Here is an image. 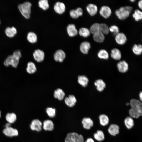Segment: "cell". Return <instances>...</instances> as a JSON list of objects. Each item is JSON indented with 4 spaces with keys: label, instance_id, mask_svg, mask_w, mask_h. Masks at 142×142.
Here are the masks:
<instances>
[{
    "label": "cell",
    "instance_id": "obj_1",
    "mask_svg": "<svg viewBox=\"0 0 142 142\" xmlns=\"http://www.w3.org/2000/svg\"><path fill=\"white\" fill-rule=\"evenodd\" d=\"M22 57L21 51L17 50L14 51L12 54L8 56L3 61V63L6 67L11 66L16 68L18 65Z\"/></svg>",
    "mask_w": 142,
    "mask_h": 142
},
{
    "label": "cell",
    "instance_id": "obj_2",
    "mask_svg": "<svg viewBox=\"0 0 142 142\" xmlns=\"http://www.w3.org/2000/svg\"><path fill=\"white\" fill-rule=\"evenodd\" d=\"M131 108L129 110V113L130 117L138 118L142 115V104L139 100L133 99L130 102Z\"/></svg>",
    "mask_w": 142,
    "mask_h": 142
},
{
    "label": "cell",
    "instance_id": "obj_3",
    "mask_svg": "<svg viewBox=\"0 0 142 142\" xmlns=\"http://www.w3.org/2000/svg\"><path fill=\"white\" fill-rule=\"evenodd\" d=\"M32 4L28 0L18 5V7L21 15L25 18H30Z\"/></svg>",
    "mask_w": 142,
    "mask_h": 142
},
{
    "label": "cell",
    "instance_id": "obj_4",
    "mask_svg": "<svg viewBox=\"0 0 142 142\" xmlns=\"http://www.w3.org/2000/svg\"><path fill=\"white\" fill-rule=\"evenodd\" d=\"M133 10L132 7L130 6L121 7L115 11V13L118 18L121 20L126 18L129 15Z\"/></svg>",
    "mask_w": 142,
    "mask_h": 142
},
{
    "label": "cell",
    "instance_id": "obj_5",
    "mask_svg": "<svg viewBox=\"0 0 142 142\" xmlns=\"http://www.w3.org/2000/svg\"><path fill=\"white\" fill-rule=\"evenodd\" d=\"M64 141V142H85L83 136L75 132L68 133Z\"/></svg>",
    "mask_w": 142,
    "mask_h": 142
},
{
    "label": "cell",
    "instance_id": "obj_6",
    "mask_svg": "<svg viewBox=\"0 0 142 142\" xmlns=\"http://www.w3.org/2000/svg\"><path fill=\"white\" fill-rule=\"evenodd\" d=\"M42 122L37 119L33 120L30 125V128L31 130L37 132H40L42 130Z\"/></svg>",
    "mask_w": 142,
    "mask_h": 142
},
{
    "label": "cell",
    "instance_id": "obj_7",
    "mask_svg": "<svg viewBox=\"0 0 142 142\" xmlns=\"http://www.w3.org/2000/svg\"><path fill=\"white\" fill-rule=\"evenodd\" d=\"M32 55L34 59L37 62H40L44 59V53L40 49H36L33 52Z\"/></svg>",
    "mask_w": 142,
    "mask_h": 142
},
{
    "label": "cell",
    "instance_id": "obj_8",
    "mask_svg": "<svg viewBox=\"0 0 142 142\" xmlns=\"http://www.w3.org/2000/svg\"><path fill=\"white\" fill-rule=\"evenodd\" d=\"M100 15L105 18H108L111 15L112 11L108 6L104 5L101 7L99 11Z\"/></svg>",
    "mask_w": 142,
    "mask_h": 142
},
{
    "label": "cell",
    "instance_id": "obj_9",
    "mask_svg": "<svg viewBox=\"0 0 142 142\" xmlns=\"http://www.w3.org/2000/svg\"><path fill=\"white\" fill-rule=\"evenodd\" d=\"M42 128L45 131H51L54 128V124L53 121L50 119H48L43 122Z\"/></svg>",
    "mask_w": 142,
    "mask_h": 142
},
{
    "label": "cell",
    "instance_id": "obj_10",
    "mask_svg": "<svg viewBox=\"0 0 142 142\" xmlns=\"http://www.w3.org/2000/svg\"><path fill=\"white\" fill-rule=\"evenodd\" d=\"M3 132L6 136L9 137L16 136L18 135V130L11 126L5 128Z\"/></svg>",
    "mask_w": 142,
    "mask_h": 142
},
{
    "label": "cell",
    "instance_id": "obj_11",
    "mask_svg": "<svg viewBox=\"0 0 142 142\" xmlns=\"http://www.w3.org/2000/svg\"><path fill=\"white\" fill-rule=\"evenodd\" d=\"M81 123L83 128L89 130L93 125V122L89 117H85L81 121Z\"/></svg>",
    "mask_w": 142,
    "mask_h": 142
},
{
    "label": "cell",
    "instance_id": "obj_12",
    "mask_svg": "<svg viewBox=\"0 0 142 142\" xmlns=\"http://www.w3.org/2000/svg\"><path fill=\"white\" fill-rule=\"evenodd\" d=\"M115 39L117 43L120 45L124 44L127 41L126 36L122 32H119L117 33L115 35Z\"/></svg>",
    "mask_w": 142,
    "mask_h": 142
},
{
    "label": "cell",
    "instance_id": "obj_13",
    "mask_svg": "<svg viewBox=\"0 0 142 142\" xmlns=\"http://www.w3.org/2000/svg\"><path fill=\"white\" fill-rule=\"evenodd\" d=\"M66 57L65 52L63 50L59 49L57 50L54 54V60L56 61L62 62Z\"/></svg>",
    "mask_w": 142,
    "mask_h": 142
},
{
    "label": "cell",
    "instance_id": "obj_14",
    "mask_svg": "<svg viewBox=\"0 0 142 142\" xmlns=\"http://www.w3.org/2000/svg\"><path fill=\"white\" fill-rule=\"evenodd\" d=\"M65 6L63 2H57L54 7V8L55 12L57 13L61 14L64 13L65 10Z\"/></svg>",
    "mask_w": 142,
    "mask_h": 142
},
{
    "label": "cell",
    "instance_id": "obj_15",
    "mask_svg": "<svg viewBox=\"0 0 142 142\" xmlns=\"http://www.w3.org/2000/svg\"><path fill=\"white\" fill-rule=\"evenodd\" d=\"M17 30L14 26L7 27L4 31L6 35L8 37L12 38L14 37L17 33Z\"/></svg>",
    "mask_w": 142,
    "mask_h": 142
},
{
    "label": "cell",
    "instance_id": "obj_16",
    "mask_svg": "<svg viewBox=\"0 0 142 142\" xmlns=\"http://www.w3.org/2000/svg\"><path fill=\"white\" fill-rule=\"evenodd\" d=\"M66 105L69 107H72L75 104L77 100L75 97L73 95H69L64 99Z\"/></svg>",
    "mask_w": 142,
    "mask_h": 142
},
{
    "label": "cell",
    "instance_id": "obj_17",
    "mask_svg": "<svg viewBox=\"0 0 142 142\" xmlns=\"http://www.w3.org/2000/svg\"><path fill=\"white\" fill-rule=\"evenodd\" d=\"M26 38L29 42L32 44L36 43L38 40V37L37 34L32 31L29 32L28 33Z\"/></svg>",
    "mask_w": 142,
    "mask_h": 142
},
{
    "label": "cell",
    "instance_id": "obj_18",
    "mask_svg": "<svg viewBox=\"0 0 142 142\" xmlns=\"http://www.w3.org/2000/svg\"><path fill=\"white\" fill-rule=\"evenodd\" d=\"M117 67L119 71L122 73L126 72L128 69V64L124 60H122L118 62L117 64Z\"/></svg>",
    "mask_w": 142,
    "mask_h": 142
},
{
    "label": "cell",
    "instance_id": "obj_19",
    "mask_svg": "<svg viewBox=\"0 0 142 142\" xmlns=\"http://www.w3.org/2000/svg\"><path fill=\"white\" fill-rule=\"evenodd\" d=\"M67 29L68 34L70 37L75 36L78 34V31L75 25L74 24H69L67 27Z\"/></svg>",
    "mask_w": 142,
    "mask_h": 142
},
{
    "label": "cell",
    "instance_id": "obj_20",
    "mask_svg": "<svg viewBox=\"0 0 142 142\" xmlns=\"http://www.w3.org/2000/svg\"><path fill=\"white\" fill-rule=\"evenodd\" d=\"M90 48V44L88 41H85L82 42L80 45V51L84 54H86L88 53Z\"/></svg>",
    "mask_w": 142,
    "mask_h": 142
},
{
    "label": "cell",
    "instance_id": "obj_21",
    "mask_svg": "<svg viewBox=\"0 0 142 142\" xmlns=\"http://www.w3.org/2000/svg\"><path fill=\"white\" fill-rule=\"evenodd\" d=\"M86 10L91 16H93L95 15L98 11V8L95 4L90 3L88 4L86 7Z\"/></svg>",
    "mask_w": 142,
    "mask_h": 142
},
{
    "label": "cell",
    "instance_id": "obj_22",
    "mask_svg": "<svg viewBox=\"0 0 142 142\" xmlns=\"http://www.w3.org/2000/svg\"><path fill=\"white\" fill-rule=\"evenodd\" d=\"M119 128L117 125L115 124H111L108 129L109 133L113 136H115L119 132Z\"/></svg>",
    "mask_w": 142,
    "mask_h": 142
},
{
    "label": "cell",
    "instance_id": "obj_23",
    "mask_svg": "<svg viewBox=\"0 0 142 142\" xmlns=\"http://www.w3.org/2000/svg\"><path fill=\"white\" fill-rule=\"evenodd\" d=\"M26 70L27 72L29 74L35 73L37 70V68L34 63L32 61L28 62L27 64Z\"/></svg>",
    "mask_w": 142,
    "mask_h": 142
},
{
    "label": "cell",
    "instance_id": "obj_24",
    "mask_svg": "<svg viewBox=\"0 0 142 142\" xmlns=\"http://www.w3.org/2000/svg\"><path fill=\"white\" fill-rule=\"evenodd\" d=\"M111 55L113 59L115 60H120L121 57V53L117 48H114L111 50Z\"/></svg>",
    "mask_w": 142,
    "mask_h": 142
},
{
    "label": "cell",
    "instance_id": "obj_25",
    "mask_svg": "<svg viewBox=\"0 0 142 142\" xmlns=\"http://www.w3.org/2000/svg\"><path fill=\"white\" fill-rule=\"evenodd\" d=\"M93 38L94 40L98 42H103L105 38L104 34L101 31L96 33L93 34Z\"/></svg>",
    "mask_w": 142,
    "mask_h": 142
},
{
    "label": "cell",
    "instance_id": "obj_26",
    "mask_svg": "<svg viewBox=\"0 0 142 142\" xmlns=\"http://www.w3.org/2000/svg\"><path fill=\"white\" fill-rule=\"evenodd\" d=\"M94 84L96 87L97 90L100 92L103 91L106 87V84L105 82L100 79L96 80Z\"/></svg>",
    "mask_w": 142,
    "mask_h": 142
},
{
    "label": "cell",
    "instance_id": "obj_27",
    "mask_svg": "<svg viewBox=\"0 0 142 142\" xmlns=\"http://www.w3.org/2000/svg\"><path fill=\"white\" fill-rule=\"evenodd\" d=\"M64 92L61 89L58 88L54 92V96L59 100H62L65 96Z\"/></svg>",
    "mask_w": 142,
    "mask_h": 142
},
{
    "label": "cell",
    "instance_id": "obj_28",
    "mask_svg": "<svg viewBox=\"0 0 142 142\" xmlns=\"http://www.w3.org/2000/svg\"><path fill=\"white\" fill-rule=\"evenodd\" d=\"M45 111L47 115L50 118H54L56 115V109L54 108L47 107Z\"/></svg>",
    "mask_w": 142,
    "mask_h": 142
},
{
    "label": "cell",
    "instance_id": "obj_29",
    "mask_svg": "<svg viewBox=\"0 0 142 142\" xmlns=\"http://www.w3.org/2000/svg\"><path fill=\"white\" fill-rule=\"evenodd\" d=\"M100 124L102 126H105L107 125L109 120L108 117L105 114H102L99 117Z\"/></svg>",
    "mask_w": 142,
    "mask_h": 142
},
{
    "label": "cell",
    "instance_id": "obj_30",
    "mask_svg": "<svg viewBox=\"0 0 142 142\" xmlns=\"http://www.w3.org/2000/svg\"><path fill=\"white\" fill-rule=\"evenodd\" d=\"M78 81L79 83L83 87H85L88 85L89 81L88 78L85 76H79Z\"/></svg>",
    "mask_w": 142,
    "mask_h": 142
},
{
    "label": "cell",
    "instance_id": "obj_31",
    "mask_svg": "<svg viewBox=\"0 0 142 142\" xmlns=\"http://www.w3.org/2000/svg\"><path fill=\"white\" fill-rule=\"evenodd\" d=\"M124 123L125 126L128 129L131 128L134 124V121L132 118L129 116L125 118L124 120Z\"/></svg>",
    "mask_w": 142,
    "mask_h": 142
},
{
    "label": "cell",
    "instance_id": "obj_32",
    "mask_svg": "<svg viewBox=\"0 0 142 142\" xmlns=\"http://www.w3.org/2000/svg\"><path fill=\"white\" fill-rule=\"evenodd\" d=\"M94 138L97 141H101L105 139L104 134L103 131L101 130H98L94 134Z\"/></svg>",
    "mask_w": 142,
    "mask_h": 142
},
{
    "label": "cell",
    "instance_id": "obj_33",
    "mask_svg": "<svg viewBox=\"0 0 142 142\" xmlns=\"http://www.w3.org/2000/svg\"><path fill=\"white\" fill-rule=\"evenodd\" d=\"M6 119L7 122L10 123H14L16 119V114L13 113H8L6 116Z\"/></svg>",
    "mask_w": 142,
    "mask_h": 142
},
{
    "label": "cell",
    "instance_id": "obj_34",
    "mask_svg": "<svg viewBox=\"0 0 142 142\" xmlns=\"http://www.w3.org/2000/svg\"><path fill=\"white\" fill-rule=\"evenodd\" d=\"M132 50L135 54L137 55H140L142 52V46L140 44H135L133 46Z\"/></svg>",
    "mask_w": 142,
    "mask_h": 142
},
{
    "label": "cell",
    "instance_id": "obj_35",
    "mask_svg": "<svg viewBox=\"0 0 142 142\" xmlns=\"http://www.w3.org/2000/svg\"><path fill=\"white\" fill-rule=\"evenodd\" d=\"M97 55L99 58L101 59H107L109 57L108 52L104 49H102L99 50L98 53Z\"/></svg>",
    "mask_w": 142,
    "mask_h": 142
},
{
    "label": "cell",
    "instance_id": "obj_36",
    "mask_svg": "<svg viewBox=\"0 0 142 142\" xmlns=\"http://www.w3.org/2000/svg\"><path fill=\"white\" fill-rule=\"evenodd\" d=\"M38 6L44 10H46L49 7V5L47 0H40L38 2Z\"/></svg>",
    "mask_w": 142,
    "mask_h": 142
},
{
    "label": "cell",
    "instance_id": "obj_37",
    "mask_svg": "<svg viewBox=\"0 0 142 142\" xmlns=\"http://www.w3.org/2000/svg\"><path fill=\"white\" fill-rule=\"evenodd\" d=\"M79 33L80 36L86 37L90 35V32L89 29L86 28L82 27L79 29Z\"/></svg>",
    "mask_w": 142,
    "mask_h": 142
},
{
    "label": "cell",
    "instance_id": "obj_38",
    "mask_svg": "<svg viewBox=\"0 0 142 142\" xmlns=\"http://www.w3.org/2000/svg\"><path fill=\"white\" fill-rule=\"evenodd\" d=\"M90 33L93 34L97 32L101 31L100 24L95 23L93 24L90 27Z\"/></svg>",
    "mask_w": 142,
    "mask_h": 142
},
{
    "label": "cell",
    "instance_id": "obj_39",
    "mask_svg": "<svg viewBox=\"0 0 142 142\" xmlns=\"http://www.w3.org/2000/svg\"><path fill=\"white\" fill-rule=\"evenodd\" d=\"M132 16L136 21L141 20L142 18V12L138 9H136L132 14Z\"/></svg>",
    "mask_w": 142,
    "mask_h": 142
},
{
    "label": "cell",
    "instance_id": "obj_40",
    "mask_svg": "<svg viewBox=\"0 0 142 142\" xmlns=\"http://www.w3.org/2000/svg\"><path fill=\"white\" fill-rule=\"evenodd\" d=\"M100 31L104 34H106L109 31V27L108 25L104 23L100 24Z\"/></svg>",
    "mask_w": 142,
    "mask_h": 142
},
{
    "label": "cell",
    "instance_id": "obj_41",
    "mask_svg": "<svg viewBox=\"0 0 142 142\" xmlns=\"http://www.w3.org/2000/svg\"><path fill=\"white\" fill-rule=\"evenodd\" d=\"M109 31L113 33V34L116 35L119 33V27L116 25H112L109 28Z\"/></svg>",
    "mask_w": 142,
    "mask_h": 142
},
{
    "label": "cell",
    "instance_id": "obj_42",
    "mask_svg": "<svg viewBox=\"0 0 142 142\" xmlns=\"http://www.w3.org/2000/svg\"><path fill=\"white\" fill-rule=\"evenodd\" d=\"M70 14L71 17L73 18H77L79 17L76 10H70Z\"/></svg>",
    "mask_w": 142,
    "mask_h": 142
},
{
    "label": "cell",
    "instance_id": "obj_43",
    "mask_svg": "<svg viewBox=\"0 0 142 142\" xmlns=\"http://www.w3.org/2000/svg\"><path fill=\"white\" fill-rule=\"evenodd\" d=\"M75 10L79 16H82L83 14V10L81 8L78 7Z\"/></svg>",
    "mask_w": 142,
    "mask_h": 142
},
{
    "label": "cell",
    "instance_id": "obj_44",
    "mask_svg": "<svg viewBox=\"0 0 142 142\" xmlns=\"http://www.w3.org/2000/svg\"><path fill=\"white\" fill-rule=\"evenodd\" d=\"M85 142H95L93 139L91 138H88Z\"/></svg>",
    "mask_w": 142,
    "mask_h": 142
},
{
    "label": "cell",
    "instance_id": "obj_45",
    "mask_svg": "<svg viewBox=\"0 0 142 142\" xmlns=\"http://www.w3.org/2000/svg\"><path fill=\"white\" fill-rule=\"evenodd\" d=\"M138 5L139 8L141 9L142 8V1L141 0H139L138 1Z\"/></svg>",
    "mask_w": 142,
    "mask_h": 142
},
{
    "label": "cell",
    "instance_id": "obj_46",
    "mask_svg": "<svg viewBox=\"0 0 142 142\" xmlns=\"http://www.w3.org/2000/svg\"><path fill=\"white\" fill-rule=\"evenodd\" d=\"M139 97L141 101L142 100V93L141 92L139 94Z\"/></svg>",
    "mask_w": 142,
    "mask_h": 142
},
{
    "label": "cell",
    "instance_id": "obj_47",
    "mask_svg": "<svg viewBox=\"0 0 142 142\" xmlns=\"http://www.w3.org/2000/svg\"><path fill=\"white\" fill-rule=\"evenodd\" d=\"M11 124L10 123H6L5 126V128L10 126Z\"/></svg>",
    "mask_w": 142,
    "mask_h": 142
},
{
    "label": "cell",
    "instance_id": "obj_48",
    "mask_svg": "<svg viewBox=\"0 0 142 142\" xmlns=\"http://www.w3.org/2000/svg\"><path fill=\"white\" fill-rule=\"evenodd\" d=\"M130 1L132 2H134L135 1V0H130Z\"/></svg>",
    "mask_w": 142,
    "mask_h": 142
},
{
    "label": "cell",
    "instance_id": "obj_49",
    "mask_svg": "<svg viewBox=\"0 0 142 142\" xmlns=\"http://www.w3.org/2000/svg\"><path fill=\"white\" fill-rule=\"evenodd\" d=\"M129 104V103H127L126 104L127 105H128Z\"/></svg>",
    "mask_w": 142,
    "mask_h": 142
},
{
    "label": "cell",
    "instance_id": "obj_50",
    "mask_svg": "<svg viewBox=\"0 0 142 142\" xmlns=\"http://www.w3.org/2000/svg\"><path fill=\"white\" fill-rule=\"evenodd\" d=\"M1 117V111H0V118Z\"/></svg>",
    "mask_w": 142,
    "mask_h": 142
},
{
    "label": "cell",
    "instance_id": "obj_51",
    "mask_svg": "<svg viewBox=\"0 0 142 142\" xmlns=\"http://www.w3.org/2000/svg\"></svg>",
    "mask_w": 142,
    "mask_h": 142
}]
</instances>
